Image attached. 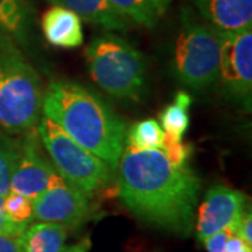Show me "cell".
Masks as SVG:
<instances>
[{"label": "cell", "instance_id": "cell-13", "mask_svg": "<svg viewBox=\"0 0 252 252\" xmlns=\"http://www.w3.org/2000/svg\"><path fill=\"white\" fill-rule=\"evenodd\" d=\"M41 28L51 45L63 49L79 48L83 44L81 18L72 10L52 6L41 18Z\"/></svg>", "mask_w": 252, "mask_h": 252}, {"label": "cell", "instance_id": "cell-11", "mask_svg": "<svg viewBox=\"0 0 252 252\" xmlns=\"http://www.w3.org/2000/svg\"><path fill=\"white\" fill-rule=\"evenodd\" d=\"M32 31L34 10L28 0H0V49L27 46Z\"/></svg>", "mask_w": 252, "mask_h": 252}, {"label": "cell", "instance_id": "cell-18", "mask_svg": "<svg viewBox=\"0 0 252 252\" xmlns=\"http://www.w3.org/2000/svg\"><path fill=\"white\" fill-rule=\"evenodd\" d=\"M164 130L158 121L153 118L143 119L130 126L126 143L132 149L137 150H150V149H161Z\"/></svg>", "mask_w": 252, "mask_h": 252}, {"label": "cell", "instance_id": "cell-12", "mask_svg": "<svg viewBox=\"0 0 252 252\" xmlns=\"http://www.w3.org/2000/svg\"><path fill=\"white\" fill-rule=\"evenodd\" d=\"M199 16L216 31L252 27V0H193Z\"/></svg>", "mask_w": 252, "mask_h": 252}, {"label": "cell", "instance_id": "cell-14", "mask_svg": "<svg viewBox=\"0 0 252 252\" xmlns=\"http://www.w3.org/2000/svg\"><path fill=\"white\" fill-rule=\"evenodd\" d=\"M54 6H62L74 11L81 20L105 28L108 31L127 30L129 21L109 4L108 0H48Z\"/></svg>", "mask_w": 252, "mask_h": 252}, {"label": "cell", "instance_id": "cell-17", "mask_svg": "<svg viewBox=\"0 0 252 252\" xmlns=\"http://www.w3.org/2000/svg\"><path fill=\"white\" fill-rule=\"evenodd\" d=\"M121 16L143 27L153 28L165 10L158 0H108Z\"/></svg>", "mask_w": 252, "mask_h": 252}, {"label": "cell", "instance_id": "cell-3", "mask_svg": "<svg viewBox=\"0 0 252 252\" xmlns=\"http://www.w3.org/2000/svg\"><path fill=\"white\" fill-rule=\"evenodd\" d=\"M42 102L41 79L21 49H0V127L27 133L41 119Z\"/></svg>", "mask_w": 252, "mask_h": 252}, {"label": "cell", "instance_id": "cell-21", "mask_svg": "<svg viewBox=\"0 0 252 252\" xmlns=\"http://www.w3.org/2000/svg\"><path fill=\"white\" fill-rule=\"evenodd\" d=\"M161 150L167 158L175 165H187L189 157L192 154V144L182 142V139H174L164 133Z\"/></svg>", "mask_w": 252, "mask_h": 252}, {"label": "cell", "instance_id": "cell-23", "mask_svg": "<svg viewBox=\"0 0 252 252\" xmlns=\"http://www.w3.org/2000/svg\"><path fill=\"white\" fill-rule=\"evenodd\" d=\"M235 234L238 235L244 243L252 247V215L250 209L248 210L245 209L243 212L235 227Z\"/></svg>", "mask_w": 252, "mask_h": 252}, {"label": "cell", "instance_id": "cell-5", "mask_svg": "<svg viewBox=\"0 0 252 252\" xmlns=\"http://www.w3.org/2000/svg\"><path fill=\"white\" fill-rule=\"evenodd\" d=\"M220 41L216 30L200 23L189 10L175 41L172 69L177 80L192 90H206L217 83Z\"/></svg>", "mask_w": 252, "mask_h": 252}, {"label": "cell", "instance_id": "cell-22", "mask_svg": "<svg viewBox=\"0 0 252 252\" xmlns=\"http://www.w3.org/2000/svg\"><path fill=\"white\" fill-rule=\"evenodd\" d=\"M235 231L234 227L225 228L221 231H217L215 234L206 237L202 243L206 248V252H225L227 241L230 238V235Z\"/></svg>", "mask_w": 252, "mask_h": 252}, {"label": "cell", "instance_id": "cell-25", "mask_svg": "<svg viewBox=\"0 0 252 252\" xmlns=\"http://www.w3.org/2000/svg\"><path fill=\"white\" fill-rule=\"evenodd\" d=\"M225 252H252V247L248 244H245L235 234V231L230 235L228 241H227V247H225Z\"/></svg>", "mask_w": 252, "mask_h": 252}, {"label": "cell", "instance_id": "cell-4", "mask_svg": "<svg viewBox=\"0 0 252 252\" xmlns=\"http://www.w3.org/2000/svg\"><path fill=\"white\" fill-rule=\"evenodd\" d=\"M91 79L109 95L137 99L144 89L146 62L142 52L122 36L105 32L93 38L86 48Z\"/></svg>", "mask_w": 252, "mask_h": 252}, {"label": "cell", "instance_id": "cell-7", "mask_svg": "<svg viewBox=\"0 0 252 252\" xmlns=\"http://www.w3.org/2000/svg\"><path fill=\"white\" fill-rule=\"evenodd\" d=\"M220 41L219 77L223 94L251 109L252 27L238 31H217Z\"/></svg>", "mask_w": 252, "mask_h": 252}, {"label": "cell", "instance_id": "cell-26", "mask_svg": "<svg viewBox=\"0 0 252 252\" xmlns=\"http://www.w3.org/2000/svg\"><path fill=\"white\" fill-rule=\"evenodd\" d=\"M0 252H23L20 237L0 235Z\"/></svg>", "mask_w": 252, "mask_h": 252}, {"label": "cell", "instance_id": "cell-6", "mask_svg": "<svg viewBox=\"0 0 252 252\" xmlns=\"http://www.w3.org/2000/svg\"><path fill=\"white\" fill-rule=\"evenodd\" d=\"M36 130L56 171L73 187L90 196L111 182L114 171L108 165L74 142L51 118L41 117Z\"/></svg>", "mask_w": 252, "mask_h": 252}, {"label": "cell", "instance_id": "cell-19", "mask_svg": "<svg viewBox=\"0 0 252 252\" xmlns=\"http://www.w3.org/2000/svg\"><path fill=\"white\" fill-rule=\"evenodd\" d=\"M21 154V144L9 137L0 136V195L10 192V182Z\"/></svg>", "mask_w": 252, "mask_h": 252}, {"label": "cell", "instance_id": "cell-16", "mask_svg": "<svg viewBox=\"0 0 252 252\" xmlns=\"http://www.w3.org/2000/svg\"><path fill=\"white\" fill-rule=\"evenodd\" d=\"M192 105V97L187 91H177L174 101L162 109L160 121L164 133L174 139H182L189 127V107Z\"/></svg>", "mask_w": 252, "mask_h": 252}, {"label": "cell", "instance_id": "cell-2", "mask_svg": "<svg viewBox=\"0 0 252 252\" xmlns=\"http://www.w3.org/2000/svg\"><path fill=\"white\" fill-rule=\"evenodd\" d=\"M42 112L112 171L118 170L125 150L126 125L95 93L73 80L51 81Z\"/></svg>", "mask_w": 252, "mask_h": 252}, {"label": "cell", "instance_id": "cell-10", "mask_svg": "<svg viewBox=\"0 0 252 252\" xmlns=\"http://www.w3.org/2000/svg\"><path fill=\"white\" fill-rule=\"evenodd\" d=\"M247 196L243 192L227 185L212 187L199 206L195 230L199 241L230 227H237L243 212L247 209Z\"/></svg>", "mask_w": 252, "mask_h": 252}, {"label": "cell", "instance_id": "cell-28", "mask_svg": "<svg viewBox=\"0 0 252 252\" xmlns=\"http://www.w3.org/2000/svg\"><path fill=\"white\" fill-rule=\"evenodd\" d=\"M158 1H160V4H161V6H162V9L167 10V7H168V6L171 4L172 0H158Z\"/></svg>", "mask_w": 252, "mask_h": 252}, {"label": "cell", "instance_id": "cell-27", "mask_svg": "<svg viewBox=\"0 0 252 252\" xmlns=\"http://www.w3.org/2000/svg\"><path fill=\"white\" fill-rule=\"evenodd\" d=\"M90 247V240L89 238H84V240H81L80 243L70 245V247H64L63 252H89Z\"/></svg>", "mask_w": 252, "mask_h": 252}, {"label": "cell", "instance_id": "cell-9", "mask_svg": "<svg viewBox=\"0 0 252 252\" xmlns=\"http://www.w3.org/2000/svg\"><path fill=\"white\" fill-rule=\"evenodd\" d=\"M24 135L21 154L10 182V192L34 202L51 185L56 168L42 152V142L35 127Z\"/></svg>", "mask_w": 252, "mask_h": 252}, {"label": "cell", "instance_id": "cell-24", "mask_svg": "<svg viewBox=\"0 0 252 252\" xmlns=\"http://www.w3.org/2000/svg\"><path fill=\"white\" fill-rule=\"evenodd\" d=\"M27 225L17 224L11 221L9 217L3 213H0V235H7V237H20L24 233Z\"/></svg>", "mask_w": 252, "mask_h": 252}, {"label": "cell", "instance_id": "cell-29", "mask_svg": "<svg viewBox=\"0 0 252 252\" xmlns=\"http://www.w3.org/2000/svg\"><path fill=\"white\" fill-rule=\"evenodd\" d=\"M3 206H4V196L0 195V213H3Z\"/></svg>", "mask_w": 252, "mask_h": 252}, {"label": "cell", "instance_id": "cell-8", "mask_svg": "<svg viewBox=\"0 0 252 252\" xmlns=\"http://www.w3.org/2000/svg\"><path fill=\"white\" fill-rule=\"evenodd\" d=\"M32 210L34 220L76 228L89 219L91 206L89 196L56 171L48 189L32 202Z\"/></svg>", "mask_w": 252, "mask_h": 252}, {"label": "cell", "instance_id": "cell-1", "mask_svg": "<svg viewBox=\"0 0 252 252\" xmlns=\"http://www.w3.org/2000/svg\"><path fill=\"white\" fill-rule=\"evenodd\" d=\"M118 168L119 198L137 219L174 234L193 231L202 180L188 164H172L161 149L125 146Z\"/></svg>", "mask_w": 252, "mask_h": 252}, {"label": "cell", "instance_id": "cell-20", "mask_svg": "<svg viewBox=\"0 0 252 252\" xmlns=\"http://www.w3.org/2000/svg\"><path fill=\"white\" fill-rule=\"evenodd\" d=\"M4 215L11 221L17 224L28 225L34 220V210H32V200L26 196H21L14 192H9L4 196Z\"/></svg>", "mask_w": 252, "mask_h": 252}, {"label": "cell", "instance_id": "cell-15", "mask_svg": "<svg viewBox=\"0 0 252 252\" xmlns=\"http://www.w3.org/2000/svg\"><path fill=\"white\" fill-rule=\"evenodd\" d=\"M67 228L61 224L38 221L28 224L20 235L23 252H63Z\"/></svg>", "mask_w": 252, "mask_h": 252}]
</instances>
